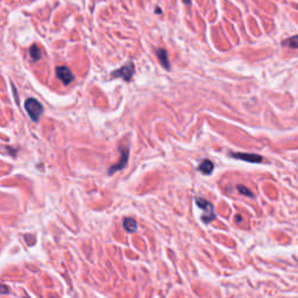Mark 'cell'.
Masks as SVG:
<instances>
[{
    "instance_id": "cell-5",
    "label": "cell",
    "mask_w": 298,
    "mask_h": 298,
    "mask_svg": "<svg viewBox=\"0 0 298 298\" xmlns=\"http://www.w3.org/2000/svg\"><path fill=\"white\" fill-rule=\"evenodd\" d=\"M55 71H56V76L58 80H60L64 85L70 84L71 82L75 80L73 73H71L70 69L68 67H57Z\"/></svg>"
},
{
    "instance_id": "cell-8",
    "label": "cell",
    "mask_w": 298,
    "mask_h": 298,
    "mask_svg": "<svg viewBox=\"0 0 298 298\" xmlns=\"http://www.w3.org/2000/svg\"><path fill=\"white\" fill-rule=\"evenodd\" d=\"M123 226L127 232H135L137 230L136 221L132 218H125V219H124Z\"/></svg>"
},
{
    "instance_id": "cell-1",
    "label": "cell",
    "mask_w": 298,
    "mask_h": 298,
    "mask_svg": "<svg viewBox=\"0 0 298 298\" xmlns=\"http://www.w3.org/2000/svg\"><path fill=\"white\" fill-rule=\"evenodd\" d=\"M25 109L27 111L28 116L31 117V119L35 121V123H38L41 114L43 113V106H42L40 101L35 99V98H28V99L25 101Z\"/></svg>"
},
{
    "instance_id": "cell-15",
    "label": "cell",
    "mask_w": 298,
    "mask_h": 298,
    "mask_svg": "<svg viewBox=\"0 0 298 298\" xmlns=\"http://www.w3.org/2000/svg\"><path fill=\"white\" fill-rule=\"evenodd\" d=\"M2 291H4V294H5V291H7V290H6V287H5V286H2ZM5 295H6V294H5Z\"/></svg>"
},
{
    "instance_id": "cell-6",
    "label": "cell",
    "mask_w": 298,
    "mask_h": 298,
    "mask_svg": "<svg viewBox=\"0 0 298 298\" xmlns=\"http://www.w3.org/2000/svg\"><path fill=\"white\" fill-rule=\"evenodd\" d=\"M120 150L123 152V154H121V155H123V159H120L119 162H118L117 165H114L113 167H111V168L109 169L110 175H112V173L116 172L117 170L123 169L124 167L126 166L127 160H128V149H127V148H120Z\"/></svg>"
},
{
    "instance_id": "cell-7",
    "label": "cell",
    "mask_w": 298,
    "mask_h": 298,
    "mask_svg": "<svg viewBox=\"0 0 298 298\" xmlns=\"http://www.w3.org/2000/svg\"><path fill=\"white\" fill-rule=\"evenodd\" d=\"M156 55H157V58H159L160 63L162 64V67L167 69V70H170V62L168 58V52H167L166 49H163V48L157 49Z\"/></svg>"
},
{
    "instance_id": "cell-14",
    "label": "cell",
    "mask_w": 298,
    "mask_h": 298,
    "mask_svg": "<svg viewBox=\"0 0 298 298\" xmlns=\"http://www.w3.org/2000/svg\"><path fill=\"white\" fill-rule=\"evenodd\" d=\"M156 13H161V9H160L159 7H156V11H155Z\"/></svg>"
},
{
    "instance_id": "cell-16",
    "label": "cell",
    "mask_w": 298,
    "mask_h": 298,
    "mask_svg": "<svg viewBox=\"0 0 298 298\" xmlns=\"http://www.w3.org/2000/svg\"><path fill=\"white\" fill-rule=\"evenodd\" d=\"M25 298H28V297H25Z\"/></svg>"
},
{
    "instance_id": "cell-10",
    "label": "cell",
    "mask_w": 298,
    "mask_h": 298,
    "mask_svg": "<svg viewBox=\"0 0 298 298\" xmlns=\"http://www.w3.org/2000/svg\"><path fill=\"white\" fill-rule=\"evenodd\" d=\"M29 54H31V57L33 61H39L42 56L41 54V49L39 48V45L33 44L31 49H29Z\"/></svg>"
},
{
    "instance_id": "cell-2",
    "label": "cell",
    "mask_w": 298,
    "mask_h": 298,
    "mask_svg": "<svg viewBox=\"0 0 298 298\" xmlns=\"http://www.w3.org/2000/svg\"><path fill=\"white\" fill-rule=\"evenodd\" d=\"M135 73V67H134L133 62H128V63L124 65L119 69H117L116 71L111 73V77L112 78H123L125 82H129L134 76Z\"/></svg>"
},
{
    "instance_id": "cell-3",
    "label": "cell",
    "mask_w": 298,
    "mask_h": 298,
    "mask_svg": "<svg viewBox=\"0 0 298 298\" xmlns=\"http://www.w3.org/2000/svg\"><path fill=\"white\" fill-rule=\"evenodd\" d=\"M196 204H197L199 208H202L203 210H204L205 214L202 217L203 221L208 224V222H211L213 219H215L213 206H212L211 203L205 201V199H203V198H196Z\"/></svg>"
},
{
    "instance_id": "cell-9",
    "label": "cell",
    "mask_w": 298,
    "mask_h": 298,
    "mask_svg": "<svg viewBox=\"0 0 298 298\" xmlns=\"http://www.w3.org/2000/svg\"><path fill=\"white\" fill-rule=\"evenodd\" d=\"M213 168V163L210 161V160H205V161H203L201 166H199V170H201L203 173H206V175H210Z\"/></svg>"
},
{
    "instance_id": "cell-11",
    "label": "cell",
    "mask_w": 298,
    "mask_h": 298,
    "mask_svg": "<svg viewBox=\"0 0 298 298\" xmlns=\"http://www.w3.org/2000/svg\"><path fill=\"white\" fill-rule=\"evenodd\" d=\"M283 44L288 45V47H290V48H298V35L288 39V40L283 42Z\"/></svg>"
},
{
    "instance_id": "cell-12",
    "label": "cell",
    "mask_w": 298,
    "mask_h": 298,
    "mask_svg": "<svg viewBox=\"0 0 298 298\" xmlns=\"http://www.w3.org/2000/svg\"><path fill=\"white\" fill-rule=\"evenodd\" d=\"M238 190H239V192H240V194H242V195H245V196H248V197H253V192H251V190L250 189H247L246 186H244V185H238Z\"/></svg>"
},
{
    "instance_id": "cell-13",
    "label": "cell",
    "mask_w": 298,
    "mask_h": 298,
    "mask_svg": "<svg viewBox=\"0 0 298 298\" xmlns=\"http://www.w3.org/2000/svg\"><path fill=\"white\" fill-rule=\"evenodd\" d=\"M183 1H184V4H186V5H189L190 2H191V0H183Z\"/></svg>"
},
{
    "instance_id": "cell-4",
    "label": "cell",
    "mask_w": 298,
    "mask_h": 298,
    "mask_svg": "<svg viewBox=\"0 0 298 298\" xmlns=\"http://www.w3.org/2000/svg\"><path fill=\"white\" fill-rule=\"evenodd\" d=\"M231 156L234 157V159L242 160V161H247L250 163H260L263 161V157L253 153H232Z\"/></svg>"
}]
</instances>
